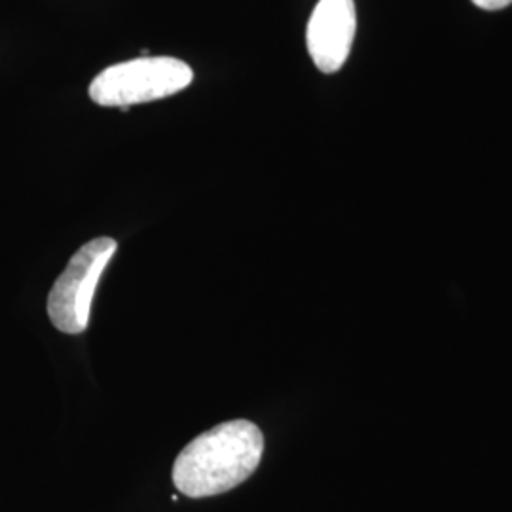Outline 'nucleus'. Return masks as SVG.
Returning <instances> with one entry per match:
<instances>
[{
    "label": "nucleus",
    "mask_w": 512,
    "mask_h": 512,
    "mask_svg": "<svg viewBox=\"0 0 512 512\" xmlns=\"http://www.w3.org/2000/svg\"><path fill=\"white\" fill-rule=\"evenodd\" d=\"M264 454L255 423H220L184 446L173 465L175 488L192 499L226 494L253 475Z\"/></svg>",
    "instance_id": "nucleus-1"
},
{
    "label": "nucleus",
    "mask_w": 512,
    "mask_h": 512,
    "mask_svg": "<svg viewBox=\"0 0 512 512\" xmlns=\"http://www.w3.org/2000/svg\"><path fill=\"white\" fill-rule=\"evenodd\" d=\"M194 80L192 69L177 57H139L112 65L93 78L90 97L99 107L150 103L183 92Z\"/></svg>",
    "instance_id": "nucleus-2"
},
{
    "label": "nucleus",
    "mask_w": 512,
    "mask_h": 512,
    "mask_svg": "<svg viewBox=\"0 0 512 512\" xmlns=\"http://www.w3.org/2000/svg\"><path fill=\"white\" fill-rule=\"evenodd\" d=\"M116 249L114 239L95 238L74 253L48 296V315L55 329L71 336L88 329L95 287Z\"/></svg>",
    "instance_id": "nucleus-3"
},
{
    "label": "nucleus",
    "mask_w": 512,
    "mask_h": 512,
    "mask_svg": "<svg viewBox=\"0 0 512 512\" xmlns=\"http://www.w3.org/2000/svg\"><path fill=\"white\" fill-rule=\"evenodd\" d=\"M357 29L353 0H319L308 23V52L321 73L340 71Z\"/></svg>",
    "instance_id": "nucleus-4"
},
{
    "label": "nucleus",
    "mask_w": 512,
    "mask_h": 512,
    "mask_svg": "<svg viewBox=\"0 0 512 512\" xmlns=\"http://www.w3.org/2000/svg\"><path fill=\"white\" fill-rule=\"evenodd\" d=\"M473 4L482 10L494 12V10H503V8L511 6L512 0H473Z\"/></svg>",
    "instance_id": "nucleus-5"
}]
</instances>
